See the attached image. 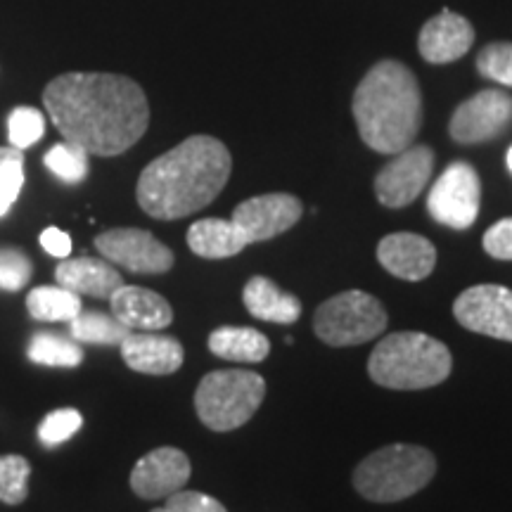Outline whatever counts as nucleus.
<instances>
[{
    "mask_svg": "<svg viewBox=\"0 0 512 512\" xmlns=\"http://www.w3.org/2000/svg\"><path fill=\"white\" fill-rule=\"evenodd\" d=\"M192 475L190 458L181 448L162 446L143 456L131 472V489L138 498L157 501L181 491Z\"/></svg>",
    "mask_w": 512,
    "mask_h": 512,
    "instance_id": "14",
    "label": "nucleus"
},
{
    "mask_svg": "<svg viewBox=\"0 0 512 512\" xmlns=\"http://www.w3.org/2000/svg\"><path fill=\"white\" fill-rule=\"evenodd\" d=\"M188 247L202 259H230L247 247V240L226 219H202L188 230Z\"/></svg>",
    "mask_w": 512,
    "mask_h": 512,
    "instance_id": "21",
    "label": "nucleus"
},
{
    "mask_svg": "<svg viewBox=\"0 0 512 512\" xmlns=\"http://www.w3.org/2000/svg\"><path fill=\"white\" fill-rule=\"evenodd\" d=\"M475 43V29L463 15L441 10L425 24L418 36V50L430 64H448L467 55Z\"/></svg>",
    "mask_w": 512,
    "mask_h": 512,
    "instance_id": "17",
    "label": "nucleus"
},
{
    "mask_svg": "<svg viewBox=\"0 0 512 512\" xmlns=\"http://www.w3.org/2000/svg\"><path fill=\"white\" fill-rule=\"evenodd\" d=\"M95 249L114 266L131 273L155 275L174 266V252L159 242L150 230L143 228H112L95 238Z\"/></svg>",
    "mask_w": 512,
    "mask_h": 512,
    "instance_id": "9",
    "label": "nucleus"
},
{
    "mask_svg": "<svg viewBox=\"0 0 512 512\" xmlns=\"http://www.w3.org/2000/svg\"><path fill=\"white\" fill-rule=\"evenodd\" d=\"M31 465L22 456H0V503L19 505L29 496Z\"/></svg>",
    "mask_w": 512,
    "mask_h": 512,
    "instance_id": "27",
    "label": "nucleus"
},
{
    "mask_svg": "<svg viewBox=\"0 0 512 512\" xmlns=\"http://www.w3.org/2000/svg\"><path fill=\"white\" fill-rule=\"evenodd\" d=\"M453 316L465 330L512 342V290L508 287H467L453 304Z\"/></svg>",
    "mask_w": 512,
    "mask_h": 512,
    "instance_id": "12",
    "label": "nucleus"
},
{
    "mask_svg": "<svg viewBox=\"0 0 512 512\" xmlns=\"http://www.w3.org/2000/svg\"><path fill=\"white\" fill-rule=\"evenodd\" d=\"M453 358L444 342L425 332H392L382 339L368 358V375L387 389L437 387L451 375Z\"/></svg>",
    "mask_w": 512,
    "mask_h": 512,
    "instance_id": "4",
    "label": "nucleus"
},
{
    "mask_svg": "<svg viewBox=\"0 0 512 512\" xmlns=\"http://www.w3.org/2000/svg\"><path fill=\"white\" fill-rule=\"evenodd\" d=\"M31 318L41 323H72L81 313V294L62 285H41L27 294Z\"/></svg>",
    "mask_w": 512,
    "mask_h": 512,
    "instance_id": "23",
    "label": "nucleus"
},
{
    "mask_svg": "<svg viewBox=\"0 0 512 512\" xmlns=\"http://www.w3.org/2000/svg\"><path fill=\"white\" fill-rule=\"evenodd\" d=\"M233 159L219 138L190 136L150 162L138 178L140 209L157 221H176L209 207L226 188Z\"/></svg>",
    "mask_w": 512,
    "mask_h": 512,
    "instance_id": "2",
    "label": "nucleus"
},
{
    "mask_svg": "<svg viewBox=\"0 0 512 512\" xmlns=\"http://www.w3.org/2000/svg\"><path fill=\"white\" fill-rule=\"evenodd\" d=\"M304 204L287 192H268V195L252 197L240 202L233 211L235 228L240 230L247 245L278 238L285 230L302 219Z\"/></svg>",
    "mask_w": 512,
    "mask_h": 512,
    "instance_id": "13",
    "label": "nucleus"
},
{
    "mask_svg": "<svg viewBox=\"0 0 512 512\" xmlns=\"http://www.w3.org/2000/svg\"><path fill=\"white\" fill-rule=\"evenodd\" d=\"M43 105L64 140L95 157L131 150L150 126L143 88L121 74H62L46 86Z\"/></svg>",
    "mask_w": 512,
    "mask_h": 512,
    "instance_id": "1",
    "label": "nucleus"
},
{
    "mask_svg": "<svg viewBox=\"0 0 512 512\" xmlns=\"http://www.w3.org/2000/svg\"><path fill=\"white\" fill-rule=\"evenodd\" d=\"M112 316L131 332H159L169 328L174 309L162 294L138 285H121L110 297Z\"/></svg>",
    "mask_w": 512,
    "mask_h": 512,
    "instance_id": "16",
    "label": "nucleus"
},
{
    "mask_svg": "<svg viewBox=\"0 0 512 512\" xmlns=\"http://www.w3.org/2000/svg\"><path fill=\"white\" fill-rule=\"evenodd\" d=\"M358 136L370 150L399 155L413 145L422 128V93L406 64L377 62L358 83L354 102Z\"/></svg>",
    "mask_w": 512,
    "mask_h": 512,
    "instance_id": "3",
    "label": "nucleus"
},
{
    "mask_svg": "<svg viewBox=\"0 0 512 512\" xmlns=\"http://www.w3.org/2000/svg\"><path fill=\"white\" fill-rule=\"evenodd\" d=\"M41 247L55 259H67L72 252V238L60 228H46L41 233Z\"/></svg>",
    "mask_w": 512,
    "mask_h": 512,
    "instance_id": "35",
    "label": "nucleus"
},
{
    "mask_svg": "<svg viewBox=\"0 0 512 512\" xmlns=\"http://www.w3.org/2000/svg\"><path fill=\"white\" fill-rule=\"evenodd\" d=\"M24 185V155H17L0 164V216H5L17 202Z\"/></svg>",
    "mask_w": 512,
    "mask_h": 512,
    "instance_id": "32",
    "label": "nucleus"
},
{
    "mask_svg": "<svg viewBox=\"0 0 512 512\" xmlns=\"http://www.w3.org/2000/svg\"><path fill=\"white\" fill-rule=\"evenodd\" d=\"M242 302L254 318L266 320V323L292 325L302 316V302L294 294L280 290L273 280L264 278V275H256L249 280L245 292H242Z\"/></svg>",
    "mask_w": 512,
    "mask_h": 512,
    "instance_id": "20",
    "label": "nucleus"
},
{
    "mask_svg": "<svg viewBox=\"0 0 512 512\" xmlns=\"http://www.w3.org/2000/svg\"><path fill=\"white\" fill-rule=\"evenodd\" d=\"M72 339L79 344H102V347H119L131 330L124 328L114 316L100 311H81L69 323Z\"/></svg>",
    "mask_w": 512,
    "mask_h": 512,
    "instance_id": "24",
    "label": "nucleus"
},
{
    "mask_svg": "<svg viewBox=\"0 0 512 512\" xmlns=\"http://www.w3.org/2000/svg\"><path fill=\"white\" fill-rule=\"evenodd\" d=\"M264 396V377L252 370H214L197 387L195 411L209 430L233 432L252 420Z\"/></svg>",
    "mask_w": 512,
    "mask_h": 512,
    "instance_id": "6",
    "label": "nucleus"
},
{
    "mask_svg": "<svg viewBox=\"0 0 512 512\" xmlns=\"http://www.w3.org/2000/svg\"><path fill=\"white\" fill-rule=\"evenodd\" d=\"M484 252L498 261H512V216L494 223L484 233Z\"/></svg>",
    "mask_w": 512,
    "mask_h": 512,
    "instance_id": "34",
    "label": "nucleus"
},
{
    "mask_svg": "<svg viewBox=\"0 0 512 512\" xmlns=\"http://www.w3.org/2000/svg\"><path fill=\"white\" fill-rule=\"evenodd\" d=\"M164 512H228L221 501L202 491H176L166 498Z\"/></svg>",
    "mask_w": 512,
    "mask_h": 512,
    "instance_id": "33",
    "label": "nucleus"
},
{
    "mask_svg": "<svg viewBox=\"0 0 512 512\" xmlns=\"http://www.w3.org/2000/svg\"><path fill=\"white\" fill-rule=\"evenodd\" d=\"M477 72L512 88V43H489L477 57Z\"/></svg>",
    "mask_w": 512,
    "mask_h": 512,
    "instance_id": "30",
    "label": "nucleus"
},
{
    "mask_svg": "<svg viewBox=\"0 0 512 512\" xmlns=\"http://www.w3.org/2000/svg\"><path fill=\"white\" fill-rule=\"evenodd\" d=\"M81 425L83 418L76 408H60V411L48 413L43 418L41 427H38V439H41L43 446L55 448L64 444L69 437H74L81 430Z\"/></svg>",
    "mask_w": 512,
    "mask_h": 512,
    "instance_id": "29",
    "label": "nucleus"
},
{
    "mask_svg": "<svg viewBox=\"0 0 512 512\" xmlns=\"http://www.w3.org/2000/svg\"><path fill=\"white\" fill-rule=\"evenodd\" d=\"M88 152L83 150V147L74 145V143H64L50 147L46 152V157H43V164L48 166L53 174L60 178L64 183H81L86 181L88 176Z\"/></svg>",
    "mask_w": 512,
    "mask_h": 512,
    "instance_id": "26",
    "label": "nucleus"
},
{
    "mask_svg": "<svg viewBox=\"0 0 512 512\" xmlns=\"http://www.w3.org/2000/svg\"><path fill=\"white\" fill-rule=\"evenodd\" d=\"M437 475L432 451L392 444L370 453L354 470V489L370 503H399L425 489Z\"/></svg>",
    "mask_w": 512,
    "mask_h": 512,
    "instance_id": "5",
    "label": "nucleus"
},
{
    "mask_svg": "<svg viewBox=\"0 0 512 512\" xmlns=\"http://www.w3.org/2000/svg\"><path fill=\"white\" fill-rule=\"evenodd\" d=\"M150 512H164V508H155V510H150Z\"/></svg>",
    "mask_w": 512,
    "mask_h": 512,
    "instance_id": "38",
    "label": "nucleus"
},
{
    "mask_svg": "<svg viewBox=\"0 0 512 512\" xmlns=\"http://www.w3.org/2000/svg\"><path fill=\"white\" fill-rule=\"evenodd\" d=\"M211 354L235 363H259L264 361L271 351V342L264 332L254 328H242V325H226V328L214 330L209 335Z\"/></svg>",
    "mask_w": 512,
    "mask_h": 512,
    "instance_id": "22",
    "label": "nucleus"
},
{
    "mask_svg": "<svg viewBox=\"0 0 512 512\" xmlns=\"http://www.w3.org/2000/svg\"><path fill=\"white\" fill-rule=\"evenodd\" d=\"M510 126L512 98L496 88H486L453 112L448 133L460 145H479L503 136Z\"/></svg>",
    "mask_w": 512,
    "mask_h": 512,
    "instance_id": "10",
    "label": "nucleus"
},
{
    "mask_svg": "<svg viewBox=\"0 0 512 512\" xmlns=\"http://www.w3.org/2000/svg\"><path fill=\"white\" fill-rule=\"evenodd\" d=\"M29 361L48 368H76L83 361L79 342L53 335V332H36L27 349Z\"/></svg>",
    "mask_w": 512,
    "mask_h": 512,
    "instance_id": "25",
    "label": "nucleus"
},
{
    "mask_svg": "<svg viewBox=\"0 0 512 512\" xmlns=\"http://www.w3.org/2000/svg\"><path fill=\"white\" fill-rule=\"evenodd\" d=\"M34 264L19 249H0V290L19 292L29 285Z\"/></svg>",
    "mask_w": 512,
    "mask_h": 512,
    "instance_id": "31",
    "label": "nucleus"
},
{
    "mask_svg": "<svg viewBox=\"0 0 512 512\" xmlns=\"http://www.w3.org/2000/svg\"><path fill=\"white\" fill-rule=\"evenodd\" d=\"M55 283L93 299H110L114 290L124 285V278L110 261L93 259V256H76V259L67 256L55 268Z\"/></svg>",
    "mask_w": 512,
    "mask_h": 512,
    "instance_id": "19",
    "label": "nucleus"
},
{
    "mask_svg": "<svg viewBox=\"0 0 512 512\" xmlns=\"http://www.w3.org/2000/svg\"><path fill=\"white\" fill-rule=\"evenodd\" d=\"M17 155H22V150H17V147H0V164Z\"/></svg>",
    "mask_w": 512,
    "mask_h": 512,
    "instance_id": "36",
    "label": "nucleus"
},
{
    "mask_svg": "<svg viewBox=\"0 0 512 512\" xmlns=\"http://www.w3.org/2000/svg\"><path fill=\"white\" fill-rule=\"evenodd\" d=\"M508 169L512 171V147L508 150Z\"/></svg>",
    "mask_w": 512,
    "mask_h": 512,
    "instance_id": "37",
    "label": "nucleus"
},
{
    "mask_svg": "<svg viewBox=\"0 0 512 512\" xmlns=\"http://www.w3.org/2000/svg\"><path fill=\"white\" fill-rule=\"evenodd\" d=\"M482 204V181L475 166L467 162H453L432 185L427 195V211L441 226L453 230H467L479 216Z\"/></svg>",
    "mask_w": 512,
    "mask_h": 512,
    "instance_id": "8",
    "label": "nucleus"
},
{
    "mask_svg": "<svg viewBox=\"0 0 512 512\" xmlns=\"http://www.w3.org/2000/svg\"><path fill=\"white\" fill-rule=\"evenodd\" d=\"M46 133V117L34 107H17L8 117V138L10 147L17 150H27L36 145Z\"/></svg>",
    "mask_w": 512,
    "mask_h": 512,
    "instance_id": "28",
    "label": "nucleus"
},
{
    "mask_svg": "<svg viewBox=\"0 0 512 512\" xmlns=\"http://www.w3.org/2000/svg\"><path fill=\"white\" fill-rule=\"evenodd\" d=\"M434 171V150L411 145L399 152L375 178V195L382 207L401 209L418 200Z\"/></svg>",
    "mask_w": 512,
    "mask_h": 512,
    "instance_id": "11",
    "label": "nucleus"
},
{
    "mask_svg": "<svg viewBox=\"0 0 512 512\" xmlns=\"http://www.w3.org/2000/svg\"><path fill=\"white\" fill-rule=\"evenodd\" d=\"M377 261L394 278L418 283L432 275L437 266V249L422 235L392 233L377 245Z\"/></svg>",
    "mask_w": 512,
    "mask_h": 512,
    "instance_id": "15",
    "label": "nucleus"
},
{
    "mask_svg": "<svg viewBox=\"0 0 512 512\" xmlns=\"http://www.w3.org/2000/svg\"><path fill=\"white\" fill-rule=\"evenodd\" d=\"M387 328V311L373 294L347 290L318 306L313 330L328 347L366 344Z\"/></svg>",
    "mask_w": 512,
    "mask_h": 512,
    "instance_id": "7",
    "label": "nucleus"
},
{
    "mask_svg": "<svg viewBox=\"0 0 512 512\" xmlns=\"http://www.w3.org/2000/svg\"><path fill=\"white\" fill-rule=\"evenodd\" d=\"M121 347V358L131 370L145 375H171L183 366V344L176 337L159 332H128Z\"/></svg>",
    "mask_w": 512,
    "mask_h": 512,
    "instance_id": "18",
    "label": "nucleus"
}]
</instances>
